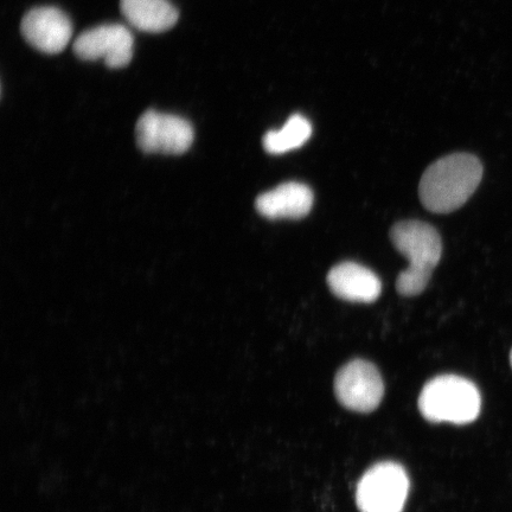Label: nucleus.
Here are the masks:
<instances>
[{
	"instance_id": "2",
	"label": "nucleus",
	"mask_w": 512,
	"mask_h": 512,
	"mask_svg": "<svg viewBox=\"0 0 512 512\" xmlns=\"http://www.w3.org/2000/svg\"><path fill=\"white\" fill-rule=\"evenodd\" d=\"M390 240L409 262L396 280V290L405 297L419 296L430 284L443 254L437 229L421 221H401L390 230Z\"/></svg>"
},
{
	"instance_id": "7",
	"label": "nucleus",
	"mask_w": 512,
	"mask_h": 512,
	"mask_svg": "<svg viewBox=\"0 0 512 512\" xmlns=\"http://www.w3.org/2000/svg\"><path fill=\"white\" fill-rule=\"evenodd\" d=\"M131 31L121 24H104L89 29L76 38L74 53L85 61H99L107 67L124 68L133 57Z\"/></svg>"
},
{
	"instance_id": "4",
	"label": "nucleus",
	"mask_w": 512,
	"mask_h": 512,
	"mask_svg": "<svg viewBox=\"0 0 512 512\" xmlns=\"http://www.w3.org/2000/svg\"><path fill=\"white\" fill-rule=\"evenodd\" d=\"M409 492V478L400 464L384 462L370 467L357 485L361 512H402Z\"/></svg>"
},
{
	"instance_id": "5",
	"label": "nucleus",
	"mask_w": 512,
	"mask_h": 512,
	"mask_svg": "<svg viewBox=\"0 0 512 512\" xmlns=\"http://www.w3.org/2000/svg\"><path fill=\"white\" fill-rule=\"evenodd\" d=\"M194 128L178 115L147 111L138 120L136 138L146 153L182 155L194 142Z\"/></svg>"
},
{
	"instance_id": "1",
	"label": "nucleus",
	"mask_w": 512,
	"mask_h": 512,
	"mask_svg": "<svg viewBox=\"0 0 512 512\" xmlns=\"http://www.w3.org/2000/svg\"><path fill=\"white\" fill-rule=\"evenodd\" d=\"M483 178V165L470 153H453L433 163L419 184L421 203L435 214L462 208Z\"/></svg>"
},
{
	"instance_id": "11",
	"label": "nucleus",
	"mask_w": 512,
	"mask_h": 512,
	"mask_svg": "<svg viewBox=\"0 0 512 512\" xmlns=\"http://www.w3.org/2000/svg\"><path fill=\"white\" fill-rule=\"evenodd\" d=\"M120 9L133 28L150 34L174 28L179 17L169 0H121Z\"/></svg>"
},
{
	"instance_id": "10",
	"label": "nucleus",
	"mask_w": 512,
	"mask_h": 512,
	"mask_svg": "<svg viewBox=\"0 0 512 512\" xmlns=\"http://www.w3.org/2000/svg\"><path fill=\"white\" fill-rule=\"evenodd\" d=\"M326 281L336 297L352 303H373L382 291L379 277L356 262H342L331 268Z\"/></svg>"
},
{
	"instance_id": "13",
	"label": "nucleus",
	"mask_w": 512,
	"mask_h": 512,
	"mask_svg": "<svg viewBox=\"0 0 512 512\" xmlns=\"http://www.w3.org/2000/svg\"><path fill=\"white\" fill-rule=\"evenodd\" d=\"M510 364H511V368H512V350L510 352Z\"/></svg>"
},
{
	"instance_id": "3",
	"label": "nucleus",
	"mask_w": 512,
	"mask_h": 512,
	"mask_svg": "<svg viewBox=\"0 0 512 512\" xmlns=\"http://www.w3.org/2000/svg\"><path fill=\"white\" fill-rule=\"evenodd\" d=\"M419 409L428 421L467 425L477 420L482 395L476 384L457 375L434 377L426 383L419 398Z\"/></svg>"
},
{
	"instance_id": "6",
	"label": "nucleus",
	"mask_w": 512,
	"mask_h": 512,
	"mask_svg": "<svg viewBox=\"0 0 512 512\" xmlns=\"http://www.w3.org/2000/svg\"><path fill=\"white\" fill-rule=\"evenodd\" d=\"M335 394L350 411L373 412L384 395V383L379 369L364 360L351 361L339 369L335 379Z\"/></svg>"
},
{
	"instance_id": "9",
	"label": "nucleus",
	"mask_w": 512,
	"mask_h": 512,
	"mask_svg": "<svg viewBox=\"0 0 512 512\" xmlns=\"http://www.w3.org/2000/svg\"><path fill=\"white\" fill-rule=\"evenodd\" d=\"M313 198L306 184L287 182L256 198L255 207L268 220H300L310 214Z\"/></svg>"
},
{
	"instance_id": "8",
	"label": "nucleus",
	"mask_w": 512,
	"mask_h": 512,
	"mask_svg": "<svg viewBox=\"0 0 512 512\" xmlns=\"http://www.w3.org/2000/svg\"><path fill=\"white\" fill-rule=\"evenodd\" d=\"M21 30L30 46L50 55L61 53L73 36L69 17L53 6L30 10L23 18Z\"/></svg>"
},
{
	"instance_id": "12",
	"label": "nucleus",
	"mask_w": 512,
	"mask_h": 512,
	"mask_svg": "<svg viewBox=\"0 0 512 512\" xmlns=\"http://www.w3.org/2000/svg\"><path fill=\"white\" fill-rule=\"evenodd\" d=\"M312 136V125L303 115L293 114L278 131L265 134L264 147L271 155H283L302 147Z\"/></svg>"
}]
</instances>
